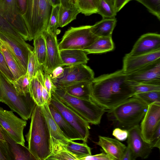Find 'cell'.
<instances>
[{
    "label": "cell",
    "mask_w": 160,
    "mask_h": 160,
    "mask_svg": "<svg viewBox=\"0 0 160 160\" xmlns=\"http://www.w3.org/2000/svg\"><path fill=\"white\" fill-rule=\"evenodd\" d=\"M43 82L44 87L49 94L52 96L57 88V87L52 82L49 74L43 72Z\"/></svg>",
    "instance_id": "44"
},
{
    "label": "cell",
    "mask_w": 160,
    "mask_h": 160,
    "mask_svg": "<svg viewBox=\"0 0 160 160\" xmlns=\"http://www.w3.org/2000/svg\"><path fill=\"white\" fill-rule=\"evenodd\" d=\"M117 22L116 18H104L91 26L92 32L98 37H112Z\"/></svg>",
    "instance_id": "25"
},
{
    "label": "cell",
    "mask_w": 160,
    "mask_h": 160,
    "mask_svg": "<svg viewBox=\"0 0 160 160\" xmlns=\"http://www.w3.org/2000/svg\"><path fill=\"white\" fill-rule=\"evenodd\" d=\"M44 37L47 52L45 62L43 65V72L50 74L56 67H64L60 54L57 35H54L47 30L42 33Z\"/></svg>",
    "instance_id": "14"
},
{
    "label": "cell",
    "mask_w": 160,
    "mask_h": 160,
    "mask_svg": "<svg viewBox=\"0 0 160 160\" xmlns=\"http://www.w3.org/2000/svg\"><path fill=\"white\" fill-rule=\"evenodd\" d=\"M131 0H114L115 9L117 12H119L123 7Z\"/></svg>",
    "instance_id": "52"
},
{
    "label": "cell",
    "mask_w": 160,
    "mask_h": 160,
    "mask_svg": "<svg viewBox=\"0 0 160 160\" xmlns=\"http://www.w3.org/2000/svg\"><path fill=\"white\" fill-rule=\"evenodd\" d=\"M2 128L12 160H36L28 147L16 142Z\"/></svg>",
    "instance_id": "21"
},
{
    "label": "cell",
    "mask_w": 160,
    "mask_h": 160,
    "mask_svg": "<svg viewBox=\"0 0 160 160\" xmlns=\"http://www.w3.org/2000/svg\"><path fill=\"white\" fill-rule=\"evenodd\" d=\"M152 148H160V124L158 126L152 136L150 143Z\"/></svg>",
    "instance_id": "47"
},
{
    "label": "cell",
    "mask_w": 160,
    "mask_h": 160,
    "mask_svg": "<svg viewBox=\"0 0 160 160\" xmlns=\"http://www.w3.org/2000/svg\"><path fill=\"white\" fill-rule=\"evenodd\" d=\"M134 83L122 69L94 78L91 82L92 101L106 110L134 95Z\"/></svg>",
    "instance_id": "1"
},
{
    "label": "cell",
    "mask_w": 160,
    "mask_h": 160,
    "mask_svg": "<svg viewBox=\"0 0 160 160\" xmlns=\"http://www.w3.org/2000/svg\"><path fill=\"white\" fill-rule=\"evenodd\" d=\"M41 108L46 121L51 137L62 141L69 140L64 136L53 118L49 110L48 104L44 103Z\"/></svg>",
    "instance_id": "28"
},
{
    "label": "cell",
    "mask_w": 160,
    "mask_h": 160,
    "mask_svg": "<svg viewBox=\"0 0 160 160\" xmlns=\"http://www.w3.org/2000/svg\"><path fill=\"white\" fill-rule=\"evenodd\" d=\"M64 145L68 151L76 156L77 160L82 157L92 155L91 148L86 142L79 143L69 140L64 144Z\"/></svg>",
    "instance_id": "31"
},
{
    "label": "cell",
    "mask_w": 160,
    "mask_h": 160,
    "mask_svg": "<svg viewBox=\"0 0 160 160\" xmlns=\"http://www.w3.org/2000/svg\"><path fill=\"white\" fill-rule=\"evenodd\" d=\"M60 54L64 66L86 64L89 58L83 50L67 49L60 51Z\"/></svg>",
    "instance_id": "22"
},
{
    "label": "cell",
    "mask_w": 160,
    "mask_h": 160,
    "mask_svg": "<svg viewBox=\"0 0 160 160\" xmlns=\"http://www.w3.org/2000/svg\"><path fill=\"white\" fill-rule=\"evenodd\" d=\"M1 42L0 50L3 55L6 64L12 73L14 80H16L25 74L26 72L8 48Z\"/></svg>",
    "instance_id": "23"
},
{
    "label": "cell",
    "mask_w": 160,
    "mask_h": 160,
    "mask_svg": "<svg viewBox=\"0 0 160 160\" xmlns=\"http://www.w3.org/2000/svg\"><path fill=\"white\" fill-rule=\"evenodd\" d=\"M65 66L62 75L52 80L57 88H63L82 82H91L94 78L93 71L86 64Z\"/></svg>",
    "instance_id": "8"
},
{
    "label": "cell",
    "mask_w": 160,
    "mask_h": 160,
    "mask_svg": "<svg viewBox=\"0 0 160 160\" xmlns=\"http://www.w3.org/2000/svg\"><path fill=\"white\" fill-rule=\"evenodd\" d=\"M132 151L128 145L123 153L121 160H135Z\"/></svg>",
    "instance_id": "51"
},
{
    "label": "cell",
    "mask_w": 160,
    "mask_h": 160,
    "mask_svg": "<svg viewBox=\"0 0 160 160\" xmlns=\"http://www.w3.org/2000/svg\"><path fill=\"white\" fill-rule=\"evenodd\" d=\"M52 150L50 155L46 160H77L73 154L65 148L64 144L67 141H62L51 137Z\"/></svg>",
    "instance_id": "24"
},
{
    "label": "cell",
    "mask_w": 160,
    "mask_h": 160,
    "mask_svg": "<svg viewBox=\"0 0 160 160\" xmlns=\"http://www.w3.org/2000/svg\"><path fill=\"white\" fill-rule=\"evenodd\" d=\"M97 13L104 18H115L117 15L114 0H99Z\"/></svg>",
    "instance_id": "33"
},
{
    "label": "cell",
    "mask_w": 160,
    "mask_h": 160,
    "mask_svg": "<svg viewBox=\"0 0 160 160\" xmlns=\"http://www.w3.org/2000/svg\"><path fill=\"white\" fill-rule=\"evenodd\" d=\"M160 50V35L156 33L144 34L136 42L131 52L130 56L145 54Z\"/></svg>",
    "instance_id": "17"
},
{
    "label": "cell",
    "mask_w": 160,
    "mask_h": 160,
    "mask_svg": "<svg viewBox=\"0 0 160 160\" xmlns=\"http://www.w3.org/2000/svg\"><path fill=\"white\" fill-rule=\"evenodd\" d=\"M149 105L155 102H160V91H152L135 95Z\"/></svg>",
    "instance_id": "39"
},
{
    "label": "cell",
    "mask_w": 160,
    "mask_h": 160,
    "mask_svg": "<svg viewBox=\"0 0 160 160\" xmlns=\"http://www.w3.org/2000/svg\"><path fill=\"white\" fill-rule=\"evenodd\" d=\"M0 15L12 25L25 41L28 40V32L19 12L17 0H0Z\"/></svg>",
    "instance_id": "11"
},
{
    "label": "cell",
    "mask_w": 160,
    "mask_h": 160,
    "mask_svg": "<svg viewBox=\"0 0 160 160\" xmlns=\"http://www.w3.org/2000/svg\"><path fill=\"white\" fill-rule=\"evenodd\" d=\"M0 71L10 82L14 81L13 76L9 69L3 54L0 50Z\"/></svg>",
    "instance_id": "42"
},
{
    "label": "cell",
    "mask_w": 160,
    "mask_h": 160,
    "mask_svg": "<svg viewBox=\"0 0 160 160\" xmlns=\"http://www.w3.org/2000/svg\"><path fill=\"white\" fill-rule=\"evenodd\" d=\"M43 71L39 70L30 80L29 93L37 105L41 107L44 103L42 95L41 79Z\"/></svg>",
    "instance_id": "29"
},
{
    "label": "cell",
    "mask_w": 160,
    "mask_h": 160,
    "mask_svg": "<svg viewBox=\"0 0 160 160\" xmlns=\"http://www.w3.org/2000/svg\"><path fill=\"white\" fill-rule=\"evenodd\" d=\"M52 94L89 124H99L103 115L107 111L92 99H83L72 96L62 88H57Z\"/></svg>",
    "instance_id": "6"
},
{
    "label": "cell",
    "mask_w": 160,
    "mask_h": 160,
    "mask_svg": "<svg viewBox=\"0 0 160 160\" xmlns=\"http://www.w3.org/2000/svg\"><path fill=\"white\" fill-rule=\"evenodd\" d=\"M1 42L0 39V46H1Z\"/></svg>",
    "instance_id": "56"
},
{
    "label": "cell",
    "mask_w": 160,
    "mask_h": 160,
    "mask_svg": "<svg viewBox=\"0 0 160 160\" xmlns=\"http://www.w3.org/2000/svg\"><path fill=\"white\" fill-rule=\"evenodd\" d=\"M60 5L52 6V12L46 30L57 35V28L59 27L58 13Z\"/></svg>",
    "instance_id": "38"
},
{
    "label": "cell",
    "mask_w": 160,
    "mask_h": 160,
    "mask_svg": "<svg viewBox=\"0 0 160 160\" xmlns=\"http://www.w3.org/2000/svg\"><path fill=\"white\" fill-rule=\"evenodd\" d=\"M63 72V68L59 66L54 68L49 75L51 79L53 80L60 77L62 75Z\"/></svg>",
    "instance_id": "50"
},
{
    "label": "cell",
    "mask_w": 160,
    "mask_h": 160,
    "mask_svg": "<svg viewBox=\"0 0 160 160\" xmlns=\"http://www.w3.org/2000/svg\"><path fill=\"white\" fill-rule=\"evenodd\" d=\"M50 1L52 6L61 4V0H50Z\"/></svg>",
    "instance_id": "55"
},
{
    "label": "cell",
    "mask_w": 160,
    "mask_h": 160,
    "mask_svg": "<svg viewBox=\"0 0 160 160\" xmlns=\"http://www.w3.org/2000/svg\"><path fill=\"white\" fill-rule=\"evenodd\" d=\"M42 84V99L44 103H47L48 105L51 103L52 96L44 87L43 82V74L41 79Z\"/></svg>",
    "instance_id": "49"
},
{
    "label": "cell",
    "mask_w": 160,
    "mask_h": 160,
    "mask_svg": "<svg viewBox=\"0 0 160 160\" xmlns=\"http://www.w3.org/2000/svg\"><path fill=\"white\" fill-rule=\"evenodd\" d=\"M99 0H77V6L80 12L85 16L97 13Z\"/></svg>",
    "instance_id": "34"
},
{
    "label": "cell",
    "mask_w": 160,
    "mask_h": 160,
    "mask_svg": "<svg viewBox=\"0 0 160 160\" xmlns=\"http://www.w3.org/2000/svg\"><path fill=\"white\" fill-rule=\"evenodd\" d=\"M78 160H115L113 158L106 153L102 152L95 155L87 156L78 159Z\"/></svg>",
    "instance_id": "46"
},
{
    "label": "cell",
    "mask_w": 160,
    "mask_h": 160,
    "mask_svg": "<svg viewBox=\"0 0 160 160\" xmlns=\"http://www.w3.org/2000/svg\"><path fill=\"white\" fill-rule=\"evenodd\" d=\"M80 11L77 6L66 8L61 4L58 13L59 27L62 28L68 24L76 18Z\"/></svg>",
    "instance_id": "30"
},
{
    "label": "cell",
    "mask_w": 160,
    "mask_h": 160,
    "mask_svg": "<svg viewBox=\"0 0 160 160\" xmlns=\"http://www.w3.org/2000/svg\"><path fill=\"white\" fill-rule=\"evenodd\" d=\"M33 40L34 47L33 50L39 65L43 68L46 60L47 52V46L44 37L42 33Z\"/></svg>",
    "instance_id": "32"
},
{
    "label": "cell",
    "mask_w": 160,
    "mask_h": 160,
    "mask_svg": "<svg viewBox=\"0 0 160 160\" xmlns=\"http://www.w3.org/2000/svg\"><path fill=\"white\" fill-rule=\"evenodd\" d=\"M61 5L66 8L77 6V0H61Z\"/></svg>",
    "instance_id": "53"
},
{
    "label": "cell",
    "mask_w": 160,
    "mask_h": 160,
    "mask_svg": "<svg viewBox=\"0 0 160 160\" xmlns=\"http://www.w3.org/2000/svg\"><path fill=\"white\" fill-rule=\"evenodd\" d=\"M0 39L9 49L27 73L29 52L33 49L22 38L0 31Z\"/></svg>",
    "instance_id": "12"
},
{
    "label": "cell",
    "mask_w": 160,
    "mask_h": 160,
    "mask_svg": "<svg viewBox=\"0 0 160 160\" xmlns=\"http://www.w3.org/2000/svg\"><path fill=\"white\" fill-rule=\"evenodd\" d=\"M128 130V145L131 149L135 159L138 158L142 159L147 158L152 148L150 143L146 142L143 139L139 125Z\"/></svg>",
    "instance_id": "16"
},
{
    "label": "cell",
    "mask_w": 160,
    "mask_h": 160,
    "mask_svg": "<svg viewBox=\"0 0 160 160\" xmlns=\"http://www.w3.org/2000/svg\"><path fill=\"white\" fill-rule=\"evenodd\" d=\"M148 105L135 95L107 110V117L118 127L128 130L139 125Z\"/></svg>",
    "instance_id": "3"
},
{
    "label": "cell",
    "mask_w": 160,
    "mask_h": 160,
    "mask_svg": "<svg viewBox=\"0 0 160 160\" xmlns=\"http://www.w3.org/2000/svg\"><path fill=\"white\" fill-rule=\"evenodd\" d=\"M126 75L127 79L133 83L160 85V58Z\"/></svg>",
    "instance_id": "13"
},
{
    "label": "cell",
    "mask_w": 160,
    "mask_h": 160,
    "mask_svg": "<svg viewBox=\"0 0 160 160\" xmlns=\"http://www.w3.org/2000/svg\"><path fill=\"white\" fill-rule=\"evenodd\" d=\"M96 143L115 160H121L127 146L118 140L101 136Z\"/></svg>",
    "instance_id": "19"
},
{
    "label": "cell",
    "mask_w": 160,
    "mask_h": 160,
    "mask_svg": "<svg viewBox=\"0 0 160 160\" xmlns=\"http://www.w3.org/2000/svg\"><path fill=\"white\" fill-rule=\"evenodd\" d=\"M135 0L144 5L148 12L160 20V0Z\"/></svg>",
    "instance_id": "37"
},
{
    "label": "cell",
    "mask_w": 160,
    "mask_h": 160,
    "mask_svg": "<svg viewBox=\"0 0 160 160\" xmlns=\"http://www.w3.org/2000/svg\"><path fill=\"white\" fill-rule=\"evenodd\" d=\"M0 102L7 104L12 111L26 121L31 118L36 105L30 93L27 96L19 94L0 71Z\"/></svg>",
    "instance_id": "4"
},
{
    "label": "cell",
    "mask_w": 160,
    "mask_h": 160,
    "mask_svg": "<svg viewBox=\"0 0 160 160\" xmlns=\"http://www.w3.org/2000/svg\"><path fill=\"white\" fill-rule=\"evenodd\" d=\"M0 31L23 38L12 25L8 20L1 15H0Z\"/></svg>",
    "instance_id": "41"
},
{
    "label": "cell",
    "mask_w": 160,
    "mask_h": 160,
    "mask_svg": "<svg viewBox=\"0 0 160 160\" xmlns=\"http://www.w3.org/2000/svg\"><path fill=\"white\" fill-rule=\"evenodd\" d=\"M160 58V50L135 56H130L127 54L123 58L122 69L127 74Z\"/></svg>",
    "instance_id": "18"
},
{
    "label": "cell",
    "mask_w": 160,
    "mask_h": 160,
    "mask_svg": "<svg viewBox=\"0 0 160 160\" xmlns=\"http://www.w3.org/2000/svg\"><path fill=\"white\" fill-rule=\"evenodd\" d=\"M31 118L25 135L28 148L36 160H46L51 152V136L41 107L36 105Z\"/></svg>",
    "instance_id": "2"
},
{
    "label": "cell",
    "mask_w": 160,
    "mask_h": 160,
    "mask_svg": "<svg viewBox=\"0 0 160 160\" xmlns=\"http://www.w3.org/2000/svg\"><path fill=\"white\" fill-rule=\"evenodd\" d=\"M26 120L19 118L12 110L8 111L0 106V125L17 143L25 145L23 130Z\"/></svg>",
    "instance_id": "10"
},
{
    "label": "cell",
    "mask_w": 160,
    "mask_h": 160,
    "mask_svg": "<svg viewBox=\"0 0 160 160\" xmlns=\"http://www.w3.org/2000/svg\"><path fill=\"white\" fill-rule=\"evenodd\" d=\"M0 139L6 141L5 135L2 130V128L0 125Z\"/></svg>",
    "instance_id": "54"
},
{
    "label": "cell",
    "mask_w": 160,
    "mask_h": 160,
    "mask_svg": "<svg viewBox=\"0 0 160 160\" xmlns=\"http://www.w3.org/2000/svg\"><path fill=\"white\" fill-rule=\"evenodd\" d=\"M91 25L71 27L66 31L58 44L59 50L74 49L83 50L98 37L91 31Z\"/></svg>",
    "instance_id": "7"
},
{
    "label": "cell",
    "mask_w": 160,
    "mask_h": 160,
    "mask_svg": "<svg viewBox=\"0 0 160 160\" xmlns=\"http://www.w3.org/2000/svg\"><path fill=\"white\" fill-rule=\"evenodd\" d=\"M17 3L20 14L24 19L27 10V0H17Z\"/></svg>",
    "instance_id": "48"
},
{
    "label": "cell",
    "mask_w": 160,
    "mask_h": 160,
    "mask_svg": "<svg viewBox=\"0 0 160 160\" xmlns=\"http://www.w3.org/2000/svg\"><path fill=\"white\" fill-rule=\"evenodd\" d=\"M159 124L160 102H155L148 105L140 126L142 136L145 141L150 143L153 135Z\"/></svg>",
    "instance_id": "15"
},
{
    "label": "cell",
    "mask_w": 160,
    "mask_h": 160,
    "mask_svg": "<svg viewBox=\"0 0 160 160\" xmlns=\"http://www.w3.org/2000/svg\"><path fill=\"white\" fill-rule=\"evenodd\" d=\"M134 95L152 91H160V85L152 83H134Z\"/></svg>",
    "instance_id": "40"
},
{
    "label": "cell",
    "mask_w": 160,
    "mask_h": 160,
    "mask_svg": "<svg viewBox=\"0 0 160 160\" xmlns=\"http://www.w3.org/2000/svg\"><path fill=\"white\" fill-rule=\"evenodd\" d=\"M114 48L112 37H98L83 50L87 54H98L112 51Z\"/></svg>",
    "instance_id": "27"
},
{
    "label": "cell",
    "mask_w": 160,
    "mask_h": 160,
    "mask_svg": "<svg viewBox=\"0 0 160 160\" xmlns=\"http://www.w3.org/2000/svg\"><path fill=\"white\" fill-rule=\"evenodd\" d=\"M0 160H12L7 142L0 139Z\"/></svg>",
    "instance_id": "43"
},
{
    "label": "cell",
    "mask_w": 160,
    "mask_h": 160,
    "mask_svg": "<svg viewBox=\"0 0 160 160\" xmlns=\"http://www.w3.org/2000/svg\"><path fill=\"white\" fill-rule=\"evenodd\" d=\"M11 82L19 94L27 96L30 93V81L27 73Z\"/></svg>",
    "instance_id": "35"
},
{
    "label": "cell",
    "mask_w": 160,
    "mask_h": 160,
    "mask_svg": "<svg viewBox=\"0 0 160 160\" xmlns=\"http://www.w3.org/2000/svg\"><path fill=\"white\" fill-rule=\"evenodd\" d=\"M62 88L72 96L83 99H91V82H79Z\"/></svg>",
    "instance_id": "26"
},
{
    "label": "cell",
    "mask_w": 160,
    "mask_h": 160,
    "mask_svg": "<svg viewBox=\"0 0 160 160\" xmlns=\"http://www.w3.org/2000/svg\"><path fill=\"white\" fill-rule=\"evenodd\" d=\"M40 70L43 71V68L39 65L33 49L29 52L26 73L30 81Z\"/></svg>",
    "instance_id": "36"
},
{
    "label": "cell",
    "mask_w": 160,
    "mask_h": 160,
    "mask_svg": "<svg viewBox=\"0 0 160 160\" xmlns=\"http://www.w3.org/2000/svg\"><path fill=\"white\" fill-rule=\"evenodd\" d=\"M51 103L59 111L70 125L79 134L83 142H87L89 135V123L61 102L54 94Z\"/></svg>",
    "instance_id": "9"
},
{
    "label": "cell",
    "mask_w": 160,
    "mask_h": 160,
    "mask_svg": "<svg viewBox=\"0 0 160 160\" xmlns=\"http://www.w3.org/2000/svg\"><path fill=\"white\" fill-rule=\"evenodd\" d=\"M52 9L50 0H27L24 20L29 33V41L33 40L46 30Z\"/></svg>",
    "instance_id": "5"
},
{
    "label": "cell",
    "mask_w": 160,
    "mask_h": 160,
    "mask_svg": "<svg viewBox=\"0 0 160 160\" xmlns=\"http://www.w3.org/2000/svg\"><path fill=\"white\" fill-rule=\"evenodd\" d=\"M112 135L117 139L119 141H123L127 139L128 132L127 129L118 127L115 128L113 130Z\"/></svg>",
    "instance_id": "45"
},
{
    "label": "cell",
    "mask_w": 160,
    "mask_h": 160,
    "mask_svg": "<svg viewBox=\"0 0 160 160\" xmlns=\"http://www.w3.org/2000/svg\"><path fill=\"white\" fill-rule=\"evenodd\" d=\"M50 112L56 122L64 136L69 140H82L77 132L65 120L57 108L51 103L48 105Z\"/></svg>",
    "instance_id": "20"
}]
</instances>
